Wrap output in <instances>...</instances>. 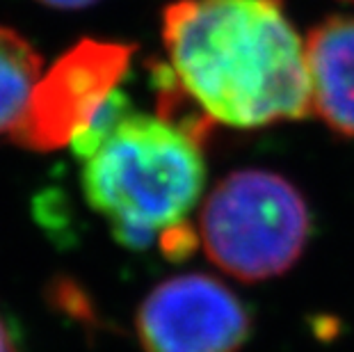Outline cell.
Segmentation results:
<instances>
[{"mask_svg": "<svg viewBox=\"0 0 354 352\" xmlns=\"http://www.w3.org/2000/svg\"><path fill=\"white\" fill-rule=\"evenodd\" d=\"M311 112L331 131L354 138V17H331L308 33Z\"/></svg>", "mask_w": 354, "mask_h": 352, "instance_id": "8992f818", "label": "cell"}, {"mask_svg": "<svg viewBox=\"0 0 354 352\" xmlns=\"http://www.w3.org/2000/svg\"><path fill=\"white\" fill-rule=\"evenodd\" d=\"M135 323L145 352H238L252 332L243 299L203 272L176 275L153 286Z\"/></svg>", "mask_w": 354, "mask_h": 352, "instance_id": "5b68a950", "label": "cell"}, {"mask_svg": "<svg viewBox=\"0 0 354 352\" xmlns=\"http://www.w3.org/2000/svg\"><path fill=\"white\" fill-rule=\"evenodd\" d=\"M311 236V211L288 178L270 169H238L203 199L199 243L208 259L240 281L281 277Z\"/></svg>", "mask_w": 354, "mask_h": 352, "instance_id": "3957f363", "label": "cell"}, {"mask_svg": "<svg viewBox=\"0 0 354 352\" xmlns=\"http://www.w3.org/2000/svg\"><path fill=\"white\" fill-rule=\"evenodd\" d=\"M37 3L46 5V7H55V10H82V7H89L99 0H37Z\"/></svg>", "mask_w": 354, "mask_h": 352, "instance_id": "ba28073f", "label": "cell"}, {"mask_svg": "<svg viewBox=\"0 0 354 352\" xmlns=\"http://www.w3.org/2000/svg\"><path fill=\"white\" fill-rule=\"evenodd\" d=\"M131 55L133 46L126 44L78 41L39 78L24 124L12 138L35 151L71 145L117 92Z\"/></svg>", "mask_w": 354, "mask_h": 352, "instance_id": "277c9868", "label": "cell"}, {"mask_svg": "<svg viewBox=\"0 0 354 352\" xmlns=\"http://www.w3.org/2000/svg\"><path fill=\"white\" fill-rule=\"evenodd\" d=\"M71 147L82 160V192L119 243L147 250L158 241L174 257L192 250L187 217L206 183L199 136L160 112L133 110L117 89Z\"/></svg>", "mask_w": 354, "mask_h": 352, "instance_id": "7a4b0ae2", "label": "cell"}, {"mask_svg": "<svg viewBox=\"0 0 354 352\" xmlns=\"http://www.w3.org/2000/svg\"><path fill=\"white\" fill-rule=\"evenodd\" d=\"M0 352H17V346L12 341L10 329L5 327V323L0 320Z\"/></svg>", "mask_w": 354, "mask_h": 352, "instance_id": "9c48e42d", "label": "cell"}, {"mask_svg": "<svg viewBox=\"0 0 354 352\" xmlns=\"http://www.w3.org/2000/svg\"><path fill=\"white\" fill-rule=\"evenodd\" d=\"M178 89L206 122L261 129L311 115L306 46L279 0H180L162 14Z\"/></svg>", "mask_w": 354, "mask_h": 352, "instance_id": "6da1fadb", "label": "cell"}, {"mask_svg": "<svg viewBox=\"0 0 354 352\" xmlns=\"http://www.w3.org/2000/svg\"><path fill=\"white\" fill-rule=\"evenodd\" d=\"M41 55L14 28L0 26V136H14L24 124L37 82Z\"/></svg>", "mask_w": 354, "mask_h": 352, "instance_id": "52a82bcc", "label": "cell"}]
</instances>
